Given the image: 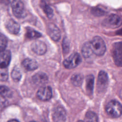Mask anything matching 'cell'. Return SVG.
<instances>
[{"mask_svg":"<svg viewBox=\"0 0 122 122\" xmlns=\"http://www.w3.org/2000/svg\"><path fill=\"white\" fill-rule=\"evenodd\" d=\"M71 82L75 86H80L81 85L83 80V76L80 73H75L71 77Z\"/></svg>","mask_w":122,"mask_h":122,"instance_id":"ac0fdd59","label":"cell"},{"mask_svg":"<svg viewBox=\"0 0 122 122\" xmlns=\"http://www.w3.org/2000/svg\"><path fill=\"white\" fill-rule=\"evenodd\" d=\"M66 112L61 107H57L54 111L52 118L55 122H64L66 120Z\"/></svg>","mask_w":122,"mask_h":122,"instance_id":"7c38bea8","label":"cell"},{"mask_svg":"<svg viewBox=\"0 0 122 122\" xmlns=\"http://www.w3.org/2000/svg\"><path fill=\"white\" fill-rule=\"evenodd\" d=\"M31 48L35 53L38 55H43L47 51L46 44L40 40H36L33 42L31 45Z\"/></svg>","mask_w":122,"mask_h":122,"instance_id":"9c48e42d","label":"cell"},{"mask_svg":"<svg viewBox=\"0 0 122 122\" xmlns=\"http://www.w3.org/2000/svg\"><path fill=\"white\" fill-rule=\"evenodd\" d=\"M11 8L14 15L17 18H21L25 16V7L21 0H13Z\"/></svg>","mask_w":122,"mask_h":122,"instance_id":"277c9868","label":"cell"},{"mask_svg":"<svg viewBox=\"0 0 122 122\" xmlns=\"http://www.w3.org/2000/svg\"><path fill=\"white\" fill-rule=\"evenodd\" d=\"M94 78L92 75H89L86 78V89L89 95L92 94L94 87Z\"/></svg>","mask_w":122,"mask_h":122,"instance_id":"2e32d148","label":"cell"},{"mask_svg":"<svg viewBox=\"0 0 122 122\" xmlns=\"http://www.w3.org/2000/svg\"><path fill=\"white\" fill-rule=\"evenodd\" d=\"M0 95L3 97H10L11 95V92L8 87L0 85Z\"/></svg>","mask_w":122,"mask_h":122,"instance_id":"44dd1931","label":"cell"},{"mask_svg":"<svg viewBox=\"0 0 122 122\" xmlns=\"http://www.w3.org/2000/svg\"><path fill=\"white\" fill-rule=\"evenodd\" d=\"M92 12L95 16H100L105 14V11L100 7H95L92 10Z\"/></svg>","mask_w":122,"mask_h":122,"instance_id":"d4e9b609","label":"cell"},{"mask_svg":"<svg viewBox=\"0 0 122 122\" xmlns=\"http://www.w3.org/2000/svg\"><path fill=\"white\" fill-rule=\"evenodd\" d=\"M12 78L15 81H19L21 78V74L20 70L18 68H14L11 73Z\"/></svg>","mask_w":122,"mask_h":122,"instance_id":"603a6c76","label":"cell"},{"mask_svg":"<svg viewBox=\"0 0 122 122\" xmlns=\"http://www.w3.org/2000/svg\"><path fill=\"white\" fill-rule=\"evenodd\" d=\"M42 7L46 15L49 18H51L53 16L52 9L44 2H42Z\"/></svg>","mask_w":122,"mask_h":122,"instance_id":"7402d4cb","label":"cell"},{"mask_svg":"<svg viewBox=\"0 0 122 122\" xmlns=\"http://www.w3.org/2000/svg\"><path fill=\"white\" fill-rule=\"evenodd\" d=\"M7 101L3 98V97H0V110L4 108L7 103Z\"/></svg>","mask_w":122,"mask_h":122,"instance_id":"83f0119b","label":"cell"},{"mask_svg":"<svg viewBox=\"0 0 122 122\" xmlns=\"http://www.w3.org/2000/svg\"><path fill=\"white\" fill-rule=\"evenodd\" d=\"M32 80L36 84H42L45 83L48 80L47 75L43 72H39L35 74L32 77Z\"/></svg>","mask_w":122,"mask_h":122,"instance_id":"9a60e30c","label":"cell"},{"mask_svg":"<svg viewBox=\"0 0 122 122\" xmlns=\"http://www.w3.org/2000/svg\"><path fill=\"white\" fill-rule=\"evenodd\" d=\"M62 47H63V50L64 52L66 54L69 50V42L68 40L66 38H64L63 41Z\"/></svg>","mask_w":122,"mask_h":122,"instance_id":"484cf974","label":"cell"},{"mask_svg":"<svg viewBox=\"0 0 122 122\" xmlns=\"http://www.w3.org/2000/svg\"><path fill=\"white\" fill-rule=\"evenodd\" d=\"M112 57L115 64L119 67L122 66V42H116L112 48Z\"/></svg>","mask_w":122,"mask_h":122,"instance_id":"8992f818","label":"cell"},{"mask_svg":"<svg viewBox=\"0 0 122 122\" xmlns=\"http://www.w3.org/2000/svg\"><path fill=\"white\" fill-rule=\"evenodd\" d=\"M93 53L97 56H102L106 51V45L100 36L94 37L90 42Z\"/></svg>","mask_w":122,"mask_h":122,"instance_id":"6da1fadb","label":"cell"},{"mask_svg":"<svg viewBox=\"0 0 122 122\" xmlns=\"http://www.w3.org/2000/svg\"><path fill=\"white\" fill-rule=\"evenodd\" d=\"M0 2L5 4H9L10 2V0H0Z\"/></svg>","mask_w":122,"mask_h":122,"instance_id":"f1b7e54d","label":"cell"},{"mask_svg":"<svg viewBox=\"0 0 122 122\" xmlns=\"http://www.w3.org/2000/svg\"><path fill=\"white\" fill-rule=\"evenodd\" d=\"M108 82L109 79L107 73L104 71H100L98 76L97 81L98 91L100 92H104L108 86Z\"/></svg>","mask_w":122,"mask_h":122,"instance_id":"5b68a950","label":"cell"},{"mask_svg":"<svg viewBox=\"0 0 122 122\" xmlns=\"http://www.w3.org/2000/svg\"><path fill=\"white\" fill-rule=\"evenodd\" d=\"M37 95L42 101H45L49 100L52 95V89L51 87L48 86H43L38 90Z\"/></svg>","mask_w":122,"mask_h":122,"instance_id":"52a82bcc","label":"cell"},{"mask_svg":"<svg viewBox=\"0 0 122 122\" xmlns=\"http://www.w3.org/2000/svg\"><path fill=\"white\" fill-rule=\"evenodd\" d=\"M8 78V73L6 71H0V81H6Z\"/></svg>","mask_w":122,"mask_h":122,"instance_id":"4316f807","label":"cell"},{"mask_svg":"<svg viewBox=\"0 0 122 122\" xmlns=\"http://www.w3.org/2000/svg\"><path fill=\"white\" fill-rule=\"evenodd\" d=\"M81 53L82 56L85 58H89L93 53L90 42H86L83 44L81 49Z\"/></svg>","mask_w":122,"mask_h":122,"instance_id":"e0dca14e","label":"cell"},{"mask_svg":"<svg viewBox=\"0 0 122 122\" xmlns=\"http://www.w3.org/2000/svg\"><path fill=\"white\" fill-rule=\"evenodd\" d=\"M26 36L28 38L30 39H35L40 37L41 34L38 31L32 29L31 28H28L27 30Z\"/></svg>","mask_w":122,"mask_h":122,"instance_id":"d6986e66","label":"cell"},{"mask_svg":"<svg viewBox=\"0 0 122 122\" xmlns=\"http://www.w3.org/2000/svg\"><path fill=\"white\" fill-rule=\"evenodd\" d=\"M7 39L5 35L0 33V51L5 50L7 45Z\"/></svg>","mask_w":122,"mask_h":122,"instance_id":"cb8c5ba5","label":"cell"},{"mask_svg":"<svg viewBox=\"0 0 122 122\" xmlns=\"http://www.w3.org/2000/svg\"><path fill=\"white\" fill-rule=\"evenodd\" d=\"M84 121L86 122H97L98 116L94 112L89 111L86 113Z\"/></svg>","mask_w":122,"mask_h":122,"instance_id":"ffe728a7","label":"cell"},{"mask_svg":"<svg viewBox=\"0 0 122 122\" xmlns=\"http://www.w3.org/2000/svg\"><path fill=\"white\" fill-rule=\"evenodd\" d=\"M48 31L49 35L53 41H58L60 39L61 31L55 24H50L48 26Z\"/></svg>","mask_w":122,"mask_h":122,"instance_id":"8fae6325","label":"cell"},{"mask_svg":"<svg viewBox=\"0 0 122 122\" xmlns=\"http://www.w3.org/2000/svg\"><path fill=\"white\" fill-rule=\"evenodd\" d=\"M18 121V120H10V121Z\"/></svg>","mask_w":122,"mask_h":122,"instance_id":"f546056e","label":"cell"},{"mask_svg":"<svg viewBox=\"0 0 122 122\" xmlns=\"http://www.w3.org/2000/svg\"><path fill=\"white\" fill-rule=\"evenodd\" d=\"M106 110L111 117L118 118L122 114V105L117 101L112 100L106 105Z\"/></svg>","mask_w":122,"mask_h":122,"instance_id":"7a4b0ae2","label":"cell"},{"mask_svg":"<svg viewBox=\"0 0 122 122\" xmlns=\"http://www.w3.org/2000/svg\"><path fill=\"white\" fill-rule=\"evenodd\" d=\"M10 60L11 52L10 51L4 50L0 51V68H6L9 65Z\"/></svg>","mask_w":122,"mask_h":122,"instance_id":"30bf717a","label":"cell"},{"mask_svg":"<svg viewBox=\"0 0 122 122\" xmlns=\"http://www.w3.org/2000/svg\"><path fill=\"white\" fill-rule=\"evenodd\" d=\"M81 61L80 55L78 53H74L70 55L63 61V65L67 69H73L77 67Z\"/></svg>","mask_w":122,"mask_h":122,"instance_id":"3957f363","label":"cell"},{"mask_svg":"<svg viewBox=\"0 0 122 122\" xmlns=\"http://www.w3.org/2000/svg\"><path fill=\"white\" fill-rule=\"evenodd\" d=\"M105 24L112 28H116L121 25L122 20L120 17L116 14H111L105 20Z\"/></svg>","mask_w":122,"mask_h":122,"instance_id":"ba28073f","label":"cell"},{"mask_svg":"<svg viewBox=\"0 0 122 122\" xmlns=\"http://www.w3.org/2000/svg\"><path fill=\"white\" fill-rule=\"evenodd\" d=\"M23 67L28 71H33L37 69L38 67L37 61L33 59L27 58L24 60L22 62Z\"/></svg>","mask_w":122,"mask_h":122,"instance_id":"5bb4252c","label":"cell"},{"mask_svg":"<svg viewBox=\"0 0 122 122\" xmlns=\"http://www.w3.org/2000/svg\"><path fill=\"white\" fill-rule=\"evenodd\" d=\"M6 26L8 30L12 34H17L20 31V24L12 19L9 20L7 21Z\"/></svg>","mask_w":122,"mask_h":122,"instance_id":"4fadbf2b","label":"cell"}]
</instances>
